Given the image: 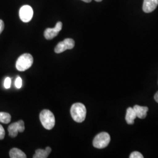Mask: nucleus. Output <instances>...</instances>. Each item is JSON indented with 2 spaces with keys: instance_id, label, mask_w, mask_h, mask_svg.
Listing matches in <instances>:
<instances>
[{
  "instance_id": "nucleus-1",
  "label": "nucleus",
  "mask_w": 158,
  "mask_h": 158,
  "mask_svg": "<svg viewBox=\"0 0 158 158\" xmlns=\"http://www.w3.org/2000/svg\"><path fill=\"white\" fill-rule=\"evenodd\" d=\"M86 108L82 103L77 102L73 104L70 109V114L74 121L77 123H82L86 117Z\"/></svg>"
},
{
  "instance_id": "nucleus-2",
  "label": "nucleus",
  "mask_w": 158,
  "mask_h": 158,
  "mask_svg": "<svg viewBox=\"0 0 158 158\" xmlns=\"http://www.w3.org/2000/svg\"><path fill=\"white\" fill-rule=\"evenodd\" d=\"M40 121L46 130H52L55 125V118L53 114L48 110H44L40 115Z\"/></svg>"
},
{
  "instance_id": "nucleus-3",
  "label": "nucleus",
  "mask_w": 158,
  "mask_h": 158,
  "mask_svg": "<svg viewBox=\"0 0 158 158\" xmlns=\"http://www.w3.org/2000/svg\"><path fill=\"white\" fill-rule=\"evenodd\" d=\"M34 62L32 56L29 53H24L18 57L16 62V68L20 72H23L31 68Z\"/></svg>"
},
{
  "instance_id": "nucleus-4",
  "label": "nucleus",
  "mask_w": 158,
  "mask_h": 158,
  "mask_svg": "<svg viewBox=\"0 0 158 158\" xmlns=\"http://www.w3.org/2000/svg\"><path fill=\"white\" fill-rule=\"evenodd\" d=\"M111 141L110 136L107 132H101L95 136L93 145L98 149H102L107 147Z\"/></svg>"
},
{
  "instance_id": "nucleus-5",
  "label": "nucleus",
  "mask_w": 158,
  "mask_h": 158,
  "mask_svg": "<svg viewBox=\"0 0 158 158\" xmlns=\"http://www.w3.org/2000/svg\"><path fill=\"white\" fill-rule=\"evenodd\" d=\"M75 45L74 40L71 38L65 39L63 41L60 42L55 48V52L56 53H62L68 49H72Z\"/></svg>"
},
{
  "instance_id": "nucleus-6",
  "label": "nucleus",
  "mask_w": 158,
  "mask_h": 158,
  "mask_svg": "<svg viewBox=\"0 0 158 158\" xmlns=\"http://www.w3.org/2000/svg\"><path fill=\"white\" fill-rule=\"evenodd\" d=\"M25 130L24 122L23 120L18 121L16 123H14L8 127V131L9 132V135L11 137L14 138L18 135V132H23Z\"/></svg>"
},
{
  "instance_id": "nucleus-7",
  "label": "nucleus",
  "mask_w": 158,
  "mask_h": 158,
  "mask_svg": "<svg viewBox=\"0 0 158 158\" xmlns=\"http://www.w3.org/2000/svg\"><path fill=\"white\" fill-rule=\"evenodd\" d=\"M34 11L31 6H23L19 10V17L23 23H28L33 17Z\"/></svg>"
},
{
  "instance_id": "nucleus-8",
  "label": "nucleus",
  "mask_w": 158,
  "mask_h": 158,
  "mask_svg": "<svg viewBox=\"0 0 158 158\" xmlns=\"http://www.w3.org/2000/svg\"><path fill=\"white\" fill-rule=\"evenodd\" d=\"M63 24L61 22L57 23L56 26L53 28H47L44 32V36L46 40L53 39L59 34V32L62 29Z\"/></svg>"
},
{
  "instance_id": "nucleus-9",
  "label": "nucleus",
  "mask_w": 158,
  "mask_h": 158,
  "mask_svg": "<svg viewBox=\"0 0 158 158\" xmlns=\"http://www.w3.org/2000/svg\"><path fill=\"white\" fill-rule=\"evenodd\" d=\"M158 5V0H143L142 9L146 13L153 11Z\"/></svg>"
},
{
  "instance_id": "nucleus-10",
  "label": "nucleus",
  "mask_w": 158,
  "mask_h": 158,
  "mask_svg": "<svg viewBox=\"0 0 158 158\" xmlns=\"http://www.w3.org/2000/svg\"><path fill=\"white\" fill-rule=\"evenodd\" d=\"M133 108L135 112L136 117L139 118L143 119L147 117V112L148 111V108L147 107L135 105Z\"/></svg>"
},
{
  "instance_id": "nucleus-11",
  "label": "nucleus",
  "mask_w": 158,
  "mask_h": 158,
  "mask_svg": "<svg viewBox=\"0 0 158 158\" xmlns=\"http://www.w3.org/2000/svg\"><path fill=\"white\" fill-rule=\"evenodd\" d=\"M135 112L133 108H128L125 116V120L128 124H133L134 120L136 118Z\"/></svg>"
},
{
  "instance_id": "nucleus-12",
  "label": "nucleus",
  "mask_w": 158,
  "mask_h": 158,
  "mask_svg": "<svg viewBox=\"0 0 158 158\" xmlns=\"http://www.w3.org/2000/svg\"><path fill=\"white\" fill-rule=\"evenodd\" d=\"M10 156L11 158H26L27 155L21 150L18 148H12L10 151Z\"/></svg>"
},
{
  "instance_id": "nucleus-13",
  "label": "nucleus",
  "mask_w": 158,
  "mask_h": 158,
  "mask_svg": "<svg viewBox=\"0 0 158 158\" xmlns=\"http://www.w3.org/2000/svg\"><path fill=\"white\" fill-rule=\"evenodd\" d=\"M11 120V116L9 113L0 112V122L4 124H8Z\"/></svg>"
},
{
  "instance_id": "nucleus-14",
  "label": "nucleus",
  "mask_w": 158,
  "mask_h": 158,
  "mask_svg": "<svg viewBox=\"0 0 158 158\" xmlns=\"http://www.w3.org/2000/svg\"><path fill=\"white\" fill-rule=\"evenodd\" d=\"M49 154L47 153L45 149H39L35 151V154L34 155V158H48Z\"/></svg>"
},
{
  "instance_id": "nucleus-15",
  "label": "nucleus",
  "mask_w": 158,
  "mask_h": 158,
  "mask_svg": "<svg viewBox=\"0 0 158 158\" xmlns=\"http://www.w3.org/2000/svg\"><path fill=\"white\" fill-rule=\"evenodd\" d=\"M130 158H143V155H142L141 153L139 152H133L132 153H131V154L130 155Z\"/></svg>"
},
{
  "instance_id": "nucleus-16",
  "label": "nucleus",
  "mask_w": 158,
  "mask_h": 158,
  "mask_svg": "<svg viewBox=\"0 0 158 158\" xmlns=\"http://www.w3.org/2000/svg\"><path fill=\"white\" fill-rule=\"evenodd\" d=\"M15 86L17 89H21L22 87V84H23V81H22V79L20 77H18L16 80H15Z\"/></svg>"
},
{
  "instance_id": "nucleus-17",
  "label": "nucleus",
  "mask_w": 158,
  "mask_h": 158,
  "mask_svg": "<svg viewBox=\"0 0 158 158\" xmlns=\"http://www.w3.org/2000/svg\"><path fill=\"white\" fill-rule=\"evenodd\" d=\"M11 79L10 77H6L5 79V81H4V87L5 88L8 89H10V87H11Z\"/></svg>"
},
{
  "instance_id": "nucleus-18",
  "label": "nucleus",
  "mask_w": 158,
  "mask_h": 158,
  "mask_svg": "<svg viewBox=\"0 0 158 158\" xmlns=\"http://www.w3.org/2000/svg\"><path fill=\"white\" fill-rule=\"evenodd\" d=\"M5 134H6L5 130L4 129L3 127L0 124V140L4 139L5 137Z\"/></svg>"
},
{
  "instance_id": "nucleus-19",
  "label": "nucleus",
  "mask_w": 158,
  "mask_h": 158,
  "mask_svg": "<svg viewBox=\"0 0 158 158\" xmlns=\"http://www.w3.org/2000/svg\"><path fill=\"white\" fill-rule=\"evenodd\" d=\"M4 28V21L1 19H0V34L3 31Z\"/></svg>"
},
{
  "instance_id": "nucleus-20",
  "label": "nucleus",
  "mask_w": 158,
  "mask_h": 158,
  "mask_svg": "<svg viewBox=\"0 0 158 158\" xmlns=\"http://www.w3.org/2000/svg\"><path fill=\"white\" fill-rule=\"evenodd\" d=\"M46 151L47 152V153L49 155L51 153V151H52V149H51L50 147H46L45 149Z\"/></svg>"
},
{
  "instance_id": "nucleus-21",
  "label": "nucleus",
  "mask_w": 158,
  "mask_h": 158,
  "mask_svg": "<svg viewBox=\"0 0 158 158\" xmlns=\"http://www.w3.org/2000/svg\"><path fill=\"white\" fill-rule=\"evenodd\" d=\"M154 98H155V101L157 102L158 103V91L155 94V96H154Z\"/></svg>"
},
{
  "instance_id": "nucleus-22",
  "label": "nucleus",
  "mask_w": 158,
  "mask_h": 158,
  "mask_svg": "<svg viewBox=\"0 0 158 158\" xmlns=\"http://www.w3.org/2000/svg\"><path fill=\"white\" fill-rule=\"evenodd\" d=\"M83 1H84L85 2H90L91 0H81Z\"/></svg>"
},
{
  "instance_id": "nucleus-23",
  "label": "nucleus",
  "mask_w": 158,
  "mask_h": 158,
  "mask_svg": "<svg viewBox=\"0 0 158 158\" xmlns=\"http://www.w3.org/2000/svg\"><path fill=\"white\" fill-rule=\"evenodd\" d=\"M95 1H97V2H101L102 0H95Z\"/></svg>"
}]
</instances>
